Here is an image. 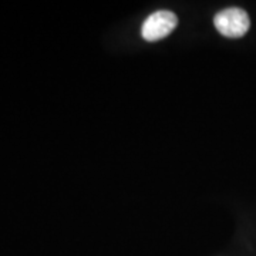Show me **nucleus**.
Instances as JSON below:
<instances>
[{
	"mask_svg": "<svg viewBox=\"0 0 256 256\" xmlns=\"http://www.w3.org/2000/svg\"><path fill=\"white\" fill-rule=\"evenodd\" d=\"M214 24L222 36L229 38H239L249 30L250 22L248 13L244 9L228 8L220 10L214 18Z\"/></svg>",
	"mask_w": 256,
	"mask_h": 256,
	"instance_id": "f257e3e1",
	"label": "nucleus"
},
{
	"mask_svg": "<svg viewBox=\"0 0 256 256\" xmlns=\"http://www.w3.org/2000/svg\"><path fill=\"white\" fill-rule=\"evenodd\" d=\"M176 24H178V18L172 12L160 10L146 18L141 28V34L146 42H156L172 33Z\"/></svg>",
	"mask_w": 256,
	"mask_h": 256,
	"instance_id": "f03ea898",
	"label": "nucleus"
}]
</instances>
